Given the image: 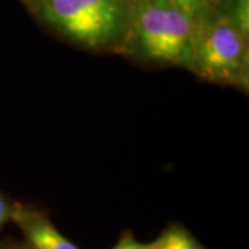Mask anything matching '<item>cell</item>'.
<instances>
[{"label":"cell","mask_w":249,"mask_h":249,"mask_svg":"<svg viewBox=\"0 0 249 249\" xmlns=\"http://www.w3.org/2000/svg\"><path fill=\"white\" fill-rule=\"evenodd\" d=\"M0 249H32L27 242H16V241H10L6 244H0Z\"/></svg>","instance_id":"10"},{"label":"cell","mask_w":249,"mask_h":249,"mask_svg":"<svg viewBox=\"0 0 249 249\" xmlns=\"http://www.w3.org/2000/svg\"><path fill=\"white\" fill-rule=\"evenodd\" d=\"M196 24L170 0H133L119 54L134 61L191 71Z\"/></svg>","instance_id":"1"},{"label":"cell","mask_w":249,"mask_h":249,"mask_svg":"<svg viewBox=\"0 0 249 249\" xmlns=\"http://www.w3.org/2000/svg\"><path fill=\"white\" fill-rule=\"evenodd\" d=\"M46 27L89 52L119 53L133 0H28Z\"/></svg>","instance_id":"2"},{"label":"cell","mask_w":249,"mask_h":249,"mask_svg":"<svg viewBox=\"0 0 249 249\" xmlns=\"http://www.w3.org/2000/svg\"><path fill=\"white\" fill-rule=\"evenodd\" d=\"M191 72L206 82L248 91L249 39L222 9L196 25Z\"/></svg>","instance_id":"3"},{"label":"cell","mask_w":249,"mask_h":249,"mask_svg":"<svg viewBox=\"0 0 249 249\" xmlns=\"http://www.w3.org/2000/svg\"><path fill=\"white\" fill-rule=\"evenodd\" d=\"M222 11L232 25L249 39V0H231L230 6Z\"/></svg>","instance_id":"7"},{"label":"cell","mask_w":249,"mask_h":249,"mask_svg":"<svg viewBox=\"0 0 249 249\" xmlns=\"http://www.w3.org/2000/svg\"><path fill=\"white\" fill-rule=\"evenodd\" d=\"M10 220L17 224L32 249H80L58 231L45 211L34 205L14 202Z\"/></svg>","instance_id":"4"},{"label":"cell","mask_w":249,"mask_h":249,"mask_svg":"<svg viewBox=\"0 0 249 249\" xmlns=\"http://www.w3.org/2000/svg\"><path fill=\"white\" fill-rule=\"evenodd\" d=\"M13 205H14V202L10 201L9 198L0 191V229H1L6 223L10 222V216H11V211H13Z\"/></svg>","instance_id":"9"},{"label":"cell","mask_w":249,"mask_h":249,"mask_svg":"<svg viewBox=\"0 0 249 249\" xmlns=\"http://www.w3.org/2000/svg\"><path fill=\"white\" fill-rule=\"evenodd\" d=\"M111 249H155V241L140 242L132 231H124Z\"/></svg>","instance_id":"8"},{"label":"cell","mask_w":249,"mask_h":249,"mask_svg":"<svg viewBox=\"0 0 249 249\" xmlns=\"http://www.w3.org/2000/svg\"><path fill=\"white\" fill-rule=\"evenodd\" d=\"M194 24L204 21L220 10V0H170Z\"/></svg>","instance_id":"6"},{"label":"cell","mask_w":249,"mask_h":249,"mask_svg":"<svg viewBox=\"0 0 249 249\" xmlns=\"http://www.w3.org/2000/svg\"><path fill=\"white\" fill-rule=\"evenodd\" d=\"M155 249H206L180 223L168 226L155 240Z\"/></svg>","instance_id":"5"}]
</instances>
